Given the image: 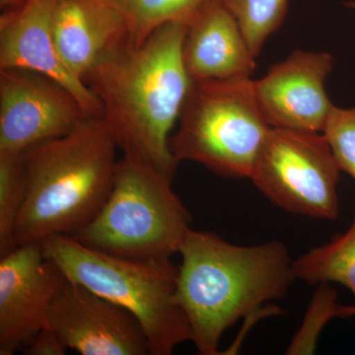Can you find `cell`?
I'll return each mask as SVG.
<instances>
[{"instance_id": "obj_1", "label": "cell", "mask_w": 355, "mask_h": 355, "mask_svg": "<svg viewBox=\"0 0 355 355\" xmlns=\"http://www.w3.org/2000/svg\"><path fill=\"white\" fill-rule=\"evenodd\" d=\"M188 25L169 23L139 46L130 41L107 53L84 83L101 103L103 118L123 156L153 166L173 180L170 151L191 80L183 58Z\"/></svg>"}, {"instance_id": "obj_2", "label": "cell", "mask_w": 355, "mask_h": 355, "mask_svg": "<svg viewBox=\"0 0 355 355\" xmlns=\"http://www.w3.org/2000/svg\"><path fill=\"white\" fill-rule=\"evenodd\" d=\"M177 299L202 355L219 354L224 331L263 303L284 297L296 279L286 245L237 246L190 228L179 248Z\"/></svg>"}, {"instance_id": "obj_3", "label": "cell", "mask_w": 355, "mask_h": 355, "mask_svg": "<svg viewBox=\"0 0 355 355\" xmlns=\"http://www.w3.org/2000/svg\"><path fill=\"white\" fill-rule=\"evenodd\" d=\"M118 150L102 116H89L67 135L25 150V197L14 248L51 236L73 237L92 221L113 188Z\"/></svg>"}, {"instance_id": "obj_4", "label": "cell", "mask_w": 355, "mask_h": 355, "mask_svg": "<svg viewBox=\"0 0 355 355\" xmlns=\"http://www.w3.org/2000/svg\"><path fill=\"white\" fill-rule=\"evenodd\" d=\"M44 257L65 279L85 286L132 313L141 324L150 355H170L191 340L190 324L178 302V268L167 260H132L96 251L69 235L41 243Z\"/></svg>"}, {"instance_id": "obj_5", "label": "cell", "mask_w": 355, "mask_h": 355, "mask_svg": "<svg viewBox=\"0 0 355 355\" xmlns=\"http://www.w3.org/2000/svg\"><path fill=\"white\" fill-rule=\"evenodd\" d=\"M172 179L137 159H119L108 200L73 238L103 253L132 260H167L179 253L191 214Z\"/></svg>"}, {"instance_id": "obj_6", "label": "cell", "mask_w": 355, "mask_h": 355, "mask_svg": "<svg viewBox=\"0 0 355 355\" xmlns=\"http://www.w3.org/2000/svg\"><path fill=\"white\" fill-rule=\"evenodd\" d=\"M169 140L178 164L200 163L220 176L251 178L272 127L250 78L193 81Z\"/></svg>"}, {"instance_id": "obj_7", "label": "cell", "mask_w": 355, "mask_h": 355, "mask_svg": "<svg viewBox=\"0 0 355 355\" xmlns=\"http://www.w3.org/2000/svg\"><path fill=\"white\" fill-rule=\"evenodd\" d=\"M340 172L323 132L272 128L250 179L280 209L334 220Z\"/></svg>"}, {"instance_id": "obj_8", "label": "cell", "mask_w": 355, "mask_h": 355, "mask_svg": "<svg viewBox=\"0 0 355 355\" xmlns=\"http://www.w3.org/2000/svg\"><path fill=\"white\" fill-rule=\"evenodd\" d=\"M86 118L80 103L58 81L31 70L0 69V154L71 132Z\"/></svg>"}, {"instance_id": "obj_9", "label": "cell", "mask_w": 355, "mask_h": 355, "mask_svg": "<svg viewBox=\"0 0 355 355\" xmlns=\"http://www.w3.org/2000/svg\"><path fill=\"white\" fill-rule=\"evenodd\" d=\"M46 326L67 349L83 355H150L132 313L70 280L53 297Z\"/></svg>"}, {"instance_id": "obj_10", "label": "cell", "mask_w": 355, "mask_h": 355, "mask_svg": "<svg viewBox=\"0 0 355 355\" xmlns=\"http://www.w3.org/2000/svg\"><path fill=\"white\" fill-rule=\"evenodd\" d=\"M67 280L41 243L22 245L0 261V355H12L48 324L51 302Z\"/></svg>"}, {"instance_id": "obj_11", "label": "cell", "mask_w": 355, "mask_h": 355, "mask_svg": "<svg viewBox=\"0 0 355 355\" xmlns=\"http://www.w3.org/2000/svg\"><path fill=\"white\" fill-rule=\"evenodd\" d=\"M334 67L331 53L294 51L254 80V92L268 125L323 132L334 105L324 81Z\"/></svg>"}, {"instance_id": "obj_12", "label": "cell", "mask_w": 355, "mask_h": 355, "mask_svg": "<svg viewBox=\"0 0 355 355\" xmlns=\"http://www.w3.org/2000/svg\"><path fill=\"white\" fill-rule=\"evenodd\" d=\"M55 0H26L16 10L0 16V69L39 72L58 81L80 103L88 116H102L101 103L67 69L53 40Z\"/></svg>"}, {"instance_id": "obj_13", "label": "cell", "mask_w": 355, "mask_h": 355, "mask_svg": "<svg viewBox=\"0 0 355 355\" xmlns=\"http://www.w3.org/2000/svg\"><path fill=\"white\" fill-rule=\"evenodd\" d=\"M51 26L62 62L83 81L107 53L128 40L127 23L114 0H55Z\"/></svg>"}, {"instance_id": "obj_14", "label": "cell", "mask_w": 355, "mask_h": 355, "mask_svg": "<svg viewBox=\"0 0 355 355\" xmlns=\"http://www.w3.org/2000/svg\"><path fill=\"white\" fill-rule=\"evenodd\" d=\"M193 81L250 78L256 57L223 0H211L188 26L183 48Z\"/></svg>"}, {"instance_id": "obj_15", "label": "cell", "mask_w": 355, "mask_h": 355, "mask_svg": "<svg viewBox=\"0 0 355 355\" xmlns=\"http://www.w3.org/2000/svg\"><path fill=\"white\" fill-rule=\"evenodd\" d=\"M296 279L310 284H342L355 297V214L349 228L293 261Z\"/></svg>"}, {"instance_id": "obj_16", "label": "cell", "mask_w": 355, "mask_h": 355, "mask_svg": "<svg viewBox=\"0 0 355 355\" xmlns=\"http://www.w3.org/2000/svg\"><path fill=\"white\" fill-rule=\"evenodd\" d=\"M127 23L128 41L139 46L169 23L190 24L211 0H114Z\"/></svg>"}, {"instance_id": "obj_17", "label": "cell", "mask_w": 355, "mask_h": 355, "mask_svg": "<svg viewBox=\"0 0 355 355\" xmlns=\"http://www.w3.org/2000/svg\"><path fill=\"white\" fill-rule=\"evenodd\" d=\"M241 27L254 57L286 19L288 0H223Z\"/></svg>"}, {"instance_id": "obj_18", "label": "cell", "mask_w": 355, "mask_h": 355, "mask_svg": "<svg viewBox=\"0 0 355 355\" xmlns=\"http://www.w3.org/2000/svg\"><path fill=\"white\" fill-rule=\"evenodd\" d=\"M24 197L22 154H0V257L14 249V230Z\"/></svg>"}, {"instance_id": "obj_19", "label": "cell", "mask_w": 355, "mask_h": 355, "mask_svg": "<svg viewBox=\"0 0 355 355\" xmlns=\"http://www.w3.org/2000/svg\"><path fill=\"white\" fill-rule=\"evenodd\" d=\"M311 303L307 316L300 331L294 338L289 354H309L314 350L318 335L324 324L338 318L340 304L336 303V293L328 284H320Z\"/></svg>"}, {"instance_id": "obj_20", "label": "cell", "mask_w": 355, "mask_h": 355, "mask_svg": "<svg viewBox=\"0 0 355 355\" xmlns=\"http://www.w3.org/2000/svg\"><path fill=\"white\" fill-rule=\"evenodd\" d=\"M323 133L340 171L355 181V107L343 109L334 105Z\"/></svg>"}, {"instance_id": "obj_21", "label": "cell", "mask_w": 355, "mask_h": 355, "mask_svg": "<svg viewBox=\"0 0 355 355\" xmlns=\"http://www.w3.org/2000/svg\"><path fill=\"white\" fill-rule=\"evenodd\" d=\"M67 349L50 327L46 326L20 352L27 355H64Z\"/></svg>"}, {"instance_id": "obj_22", "label": "cell", "mask_w": 355, "mask_h": 355, "mask_svg": "<svg viewBox=\"0 0 355 355\" xmlns=\"http://www.w3.org/2000/svg\"><path fill=\"white\" fill-rule=\"evenodd\" d=\"M26 2V0H0V8L2 12L16 10L20 8Z\"/></svg>"}, {"instance_id": "obj_23", "label": "cell", "mask_w": 355, "mask_h": 355, "mask_svg": "<svg viewBox=\"0 0 355 355\" xmlns=\"http://www.w3.org/2000/svg\"><path fill=\"white\" fill-rule=\"evenodd\" d=\"M355 317V305L343 306L340 305L338 309V318H350Z\"/></svg>"}]
</instances>
